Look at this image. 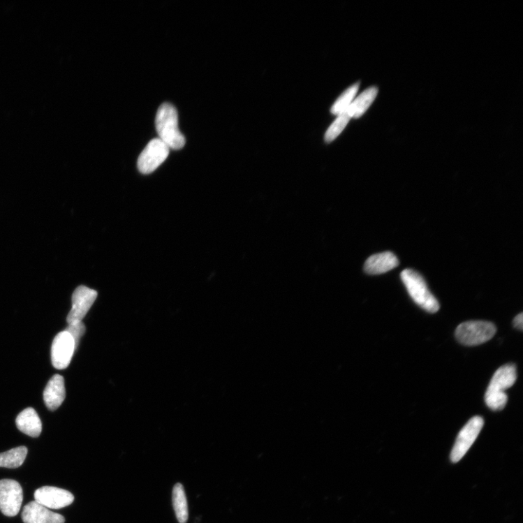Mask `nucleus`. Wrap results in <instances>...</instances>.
<instances>
[{
    "label": "nucleus",
    "mask_w": 523,
    "mask_h": 523,
    "mask_svg": "<svg viewBox=\"0 0 523 523\" xmlns=\"http://www.w3.org/2000/svg\"><path fill=\"white\" fill-rule=\"evenodd\" d=\"M156 128L159 138L172 149L184 147L186 138L178 127V115L175 107L169 103L161 104L156 117Z\"/></svg>",
    "instance_id": "f257e3e1"
},
{
    "label": "nucleus",
    "mask_w": 523,
    "mask_h": 523,
    "mask_svg": "<svg viewBox=\"0 0 523 523\" xmlns=\"http://www.w3.org/2000/svg\"><path fill=\"white\" fill-rule=\"evenodd\" d=\"M517 381V369L513 364L500 367L493 376L490 385L485 395V402L493 411H501L506 406L508 396V389Z\"/></svg>",
    "instance_id": "f03ea898"
},
{
    "label": "nucleus",
    "mask_w": 523,
    "mask_h": 523,
    "mask_svg": "<svg viewBox=\"0 0 523 523\" xmlns=\"http://www.w3.org/2000/svg\"><path fill=\"white\" fill-rule=\"evenodd\" d=\"M402 280L412 298L422 309L429 314H436L440 309L436 298L429 290L422 277L411 269H406L401 274Z\"/></svg>",
    "instance_id": "7ed1b4c3"
},
{
    "label": "nucleus",
    "mask_w": 523,
    "mask_h": 523,
    "mask_svg": "<svg viewBox=\"0 0 523 523\" xmlns=\"http://www.w3.org/2000/svg\"><path fill=\"white\" fill-rule=\"evenodd\" d=\"M496 332L494 324L489 321H471L460 324L455 336L461 344L476 346L492 339Z\"/></svg>",
    "instance_id": "20e7f679"
},
{
    "label": "nucleus",
    "mask_w": 523,
    "mask_h": 523,
    "mask_svg": "<svg viewBox=\"0 0 523 523\" xmlns=\"http://www.w3.org/2000/svg\"><path fill=\"white\" fill-rule=\"evenodd\" d=\"M170 154V148L159 138L151 140L144 149L138 160L139 171L145 175L155 171Z\"/></svg>",
    "instance_id": "39448f33"
},
{
    "label": "nucleus",
    "mask_w": 523,
    "mask_h": 523,
    "mask_svg": "<svg viewBox=\"0 0 523 523\" xmlns=\"http://www.w3.org/2000/svg\"><path fill=\"white\" fill-rule=\"evenodd\" d=\"M24 499L22 487L14 480H0V511L7 517L20 512Z\"/></svg>",
    "instance_id": "423d86ee"
},
{
    "label": "nucleus",
    "mask_w": 523,
    "mask_h": 523,
    "mask_svg": "<svg viewBox=\"0 0 523 523\" xmlns=\"http://www.w3.org/2000/svg\"><path fill=\"white\" fill-rule=\"evenodd\" d=\"M483 425L484 420L481 417L476 416L469 420L459 432L450 453V461L457 463L464 457L478 439Z\"/></svg>",
    "instance_id": "0eeeda50"
},
{
    "label": "nucleus",
    "mask_w": 523,
    "mask_h": 523,
    "mask_svg": "<svg viewBox=\"0 0 523 523\" xmlns=\"http://www.w3.org/2000/svg\"><path fill=\"white\" fill-rule=\"evenodd\" d=\"M77 350L73 338L66 331L59 333L52 341L51 360L57 369H66Z\"/></svg>",
    "instance_id": "6e6552de"
},
{
    "label": "nucleus",
    "mask_w": 523,
    "mask_h": 523,
    "mask_svg": "<svg viewBox=\"0 0 523 523\" xmlns=\"http://www.w3.org/2000/svg\"><path fill=\"white\" fill-rule=\"evenodd\" d=\"M98 293L84 286L78 287L72 295V308L66 321L68 324L82 321L94 304Z\"/></svg>",
    "instance_id": "1a4fd4ad"
},
{
    "label": "nucleus",
    "mask_w": 523,
    "mask_h": 523,
    "mask_svg": "<svg viewBox=\"0 0 523 523\" xmlns=\"http://www.w3.org/2000/svg\"><path fill=\"white\" fill-rule=\"evenodd\" d=\"M35 501L46 508L59 510L69 506L75 501L71 492L52 486H44L34 493Z\"/></svg>",
    "instance_id": "9d476101"
},
{
    "label": "nucleus",
    "mask_w": 523,
    "mask_h": 523,
    "mask_svg": "<svg viewBox=\"0 0 523 523\" xmlns=\"http://www.w3.org/2000/svg\"><path fill=\"white\" fill-rule=\"evenodd\" d=\"M22 518L24 523H64L65 518L53 513L37 501H31L24 507Z\"/></svg>",
    "instance_id": "9b49d317"
},
{
    "label": "nucleus",
    "mask_w": 523,
    "mask_h": 523,
    "mask_svg": "<svg viewBox=\"0 0 523 523\" xmlns=\"http://www.w3.org/2000/svg\"><path fill=\"white\" fill-rule=\"evenodd\" d=\"M43 398L50 411H56L61 406L66 398L65 382L62 376L56 374L50 378L44 390Z\"/></svg>",
    "instance_id": "f8f14e48"
},
{
    "label": "nucleus",
    "mask_w": 523,
    "mask_h": 523,
    "mask_svg": "<svg viewBox=\"0 0 523 523\" xmlns=\"http://www.w3.org/2000/svg\"><path fill=\"white\" fill-rule=\"evenodd\" d=\"M399 260L390 251H385L369 257L364 264V272L369 275H380L398 267Z\"/></svg>",
    "instance_id": "ddd939ff"
},
{
    "label": "nucleus",
    "mask_w": 523,
    "mask_h": 523,
    "mask_svg": "<svg viewBox=\"0 0 523 523\" xmlns=\"http://www.w3.org/2000/svg\"><path fill=\"white\" fill-rule=\"evenodd\" d=\"M16 426L23 434L38 438L40 436L43 425L38 414L32 408H27L21 412L16 418Z\"/></svg>",
    "instance_id": "4468645a"
},
{
    "label": "nucleus",
    "mask_w": 523,
    "mask_h": 523,
    "mask_svg": "<svg viewBox=\"0 0 523 523\" xmlns=\"http://www.w3.org/2000/svg\"><path fill=\"white\" fill-rule=\"evenodd\" d=\"M377 94L378 89L376 87L367 89L354 99L346 112L351 119L362 117L376 98Z\"/></svg>",
    "instance_id": "2eb2a0df"
},
{
    "label": "nucleus",
    "mask_w": 523,
    "mask_h": 523,
    "mask_svg": "<svg viewBox=\"0 0 523 523\" xmlns=\"http://www.w3.org/2000/svg\"><path fill=\"white\" fill-rule=\"evenodd\" d=\"M173 508L179 523H186L189 519L188 502L182 484L177 483L172 492Z\"/></svg>",
    "instance_id": "dca6fc26"
},
{
    "label": "nucleus",
    "mask_w": 523,
    "mask_h": 523,
    "mask_svg": "<svg viewBox=\"0 0 523 523\" xmlns=\"http://www.w3.org/2000/svg\"><path fill=\"white\" fill-rule=\"evenodd\" d=\"M28 449L25 446L14 448L0 454V467L15 469L21 466L27 458Z\"/></svg>",
    "instance_id": "f3484780"
},
{
    "label": "nucleus",
    "mask_w": 523,
    "mask_h": 523,
    "mask_svg": "<svg viewBox=\"0 0 523 523\" xmlns=\"http://www.w3.org/2000/svg\"><path fill=\"white\" fill-rule=\"evenodd\" d=\"M358 89L359 83H356L348 87L344 93H342L333 104L331 113L337 117L345 113L355 98Z\"/></svg>",
    "instance_id": "a211bd4d"
},
{
    "label": "nucleus",
    "mask_w": 523,
    "mask_h": 523,
    "mask_svg": "<svg viewBox=\"0 0 523 523\" xmlns=\"http://www.w3.org/2000/svg\"><path fill=\"white\" fill-rule=\"evenodd\" d=\"M351 119L346 112L337 116L325 133V141L327 143L333 142L345 130Z\"/></svg>",
    "instance_id": "6ab92c4d"
},
{
    "label": "nucleus",
    "mask_w": 523,
    "mask_h": 523,
    "mask_svg": "<svg viewBox=\"0 0 523 523\" xmlns=\"http://www.w3.org/2000/svg\"><path fill=\"white\" fill-rule=\"evenodd\" d=\"M67 332L72 338L74 339L76 348H78L80 339L84 334L86 328L82 321L75 322L68 324V327L64 330Z\"/></svg>",
    "instance_id": "aec40b11"
},
{
    "label": "nucleus",
    "mask_w": 523,
    "mask_h": 523,
    "mask_svg": "<svg viewBox=\"0 0 523 523\" xmlns=\"http://www.w3.org/2000/svg\"><path fill=\"white\" fill-rule=\"evenodd\" d=\"M513 325H514V327L516 329H517V330H519L520 331L522 330V329H523V314H522V313L520 314L519 315H517L515 318V319L513 321Z\"/></svg>",
    "instance_id": "412c9836"
}]
</instances>
